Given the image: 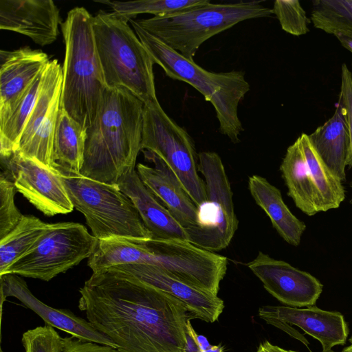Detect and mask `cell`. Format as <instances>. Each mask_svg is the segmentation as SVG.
Masks as SVG:
<instances>
[{
  "label": "cell",
  "instance_id": "obj_1",
  "mask_svg": "<svg viewBox=\"0 0 352 352\" xmlns=\"http://www.w3.org/2000/svg\"><path fill=\"white\" fill-rule=\"evenodd\" d=\"M79 292L87 320L122 352H184L190 317L177 298L114 267L93 272Z\"/></svg>",
  "mask_w": 352,
  "mask_h": 352
},
{
  "label": "cell",
  "instance_id": "obj_2",
  "mask_svg": "<svg viewBox=\"0 0 352 352\" xmlns=\"http://www.w3.org/2000/svg\"><path fill=\"white\" fill-rule=\"evenodd\" d=\"M144 106L124 88H106L96 117L87 129L82 175L117 185L135 170L142 150Z\"/></svg>",
  "mask_w": 352,
  "mask_h": 352
},
{
  "label": "cell",
  "instance_id": "obj_3",
  "mask_svg": "<svg viewBox=\"0 0 352 352\" xmlns=\"http://www.w3.org/2000/svg\"><path fill=\"white\" fill-rule=\"evenodd\" d=\"M125 264L160 267L184 282L217 296L226 256L176 239L113 238L98 240L87 265L93 272Z\"/></svg>",
  "mask_w": 352,
  "mask_h": 352
},
{
  "label": "cell",
  "instance_id": "obj_4",
  "mask_svg": "<svg viewBox=\"0 0 352 352\" xmlns=\"http://www.w3.org/2000/svg\"><path fill=\"white\" fill-rule=\"evenodd\" d=\"M65 46L61 107L85 129L96 117L107 88L93 31V16L83 7L61 23Z\"/></svg>",
  "mask_w": 352,
  "mask_h": 352
},
{
  "label": "cell",
  "instance_id": "obj_5",
  "mask_svg": "<svg viewBox=\"0 0 352 352\" xmlns=\"http://www.w3.org/2000/svg\"><path fill=\"white\" fill-rule=\"evenodd\" d=\"M129 22L154 63L159 65L169 78L186 82L201 93L215 109L220 132L232 142H239L244 129L238 116V107L250 89L244 73L207 71L146 32L135 20L130 19Z\"/></svg>",
  "mask_w": 352,
  "mask_h": 352
},
{
  "label": "cell",
  "instance_id": "obj_6",
  "mask_svg": "<svg viewBox=\"0 0 352 352\" xmlns=\"http://www.w3.org/2000/svg\"><path fill=\"white\" fill-rule=\"evenodd\" d=\"M128 21L113 12L93 16L96 50L106 87L124 88L146 104L157 100L155 63Z\"/></svg>",
  "mask_w": 352,
  "mask_h": 352
},
{
  "label": "cell",
  "instance_id": "obj_7",
  "mask_svg": "<svg viewBox=\"0 0 352 352\" xmlns=\"http://www.w3.org/2000/svg\"><path fill=\"white\" fill-rule=\"evenodd\" d=\"M262 1L208 3L162 16L136 19L146 32L186 58L194 60L199 47L213 36L245 20L269 17Z\"/></svg>",
  "mask_w": 352,
  "mask_h": 352
},
{
  "label": "cell",
  "instance_id": "obj_8",
  "mask_svg": "<svg viewBox=\"0 0 352 352\" xmlns=\"http://www.w3.org/2000/svg\"><path fill=\"white\" fill-rule=\"evenodd\" d=\"M56 169L63 177L74 207L85 216L98 240L152 238L132 201L118 185Z\"/></svg>",
  "mask_w": 352,
  "mask_h": 352
},
{
  "label": "cell",
  "instance_id": "obj_9",
  "mask_svg": "<svg viewBox=\"0 0 352 352\" xmlns=\"http://www.w3.org/2000/svg\"><path fill=\"white\" fill-rule=\"evenodd\" d=\"M141 149L156 155L171 169L192 201H206L204 182L192 138L164 111L157 100L144 104Z\"/></svg>",
  "mask_w": 352,
  "mask_h": 352
},
{
  "label": "cell",
  "instance_id": "obj_10",
  "mask_svg": "<svg viewBox=\"0 0 352 352\" xmlns=\"http://www.w3.org/2000/svg\"><path fill=\"white\" fill-rule=\"evenodd\" d=\"M98 241L78 223H48L31 248L10 265L3 274H14L50 281L89 258Z\"/></svg>",
  "mask_w": 352,
  "mask_h": 352
},
{
  "label": "cell",
  "instance_id": "obj_11",
  "mask_svg": "<svg viewBox=\"0 0 352 352\" xmlns=\"http://www.w3.org/2000/svg\"><path fill=\"white\" fill-rule=\"evenodd\" d=\"M198 157V170L204 177L207 199L197 208L199 226L186 233L190 243L215 252L230 245L239 221L221 157L213 151L201 152Z\"/></svg>",
  "mask_w": 352,
  "mask_h": 352
},
{
  "label": "cell",
  "instance_id": "obj_12",
  "mask_svg": "<svg viewBox=\"0 0 352 352\" xmlns=\"http://www.w3.org/2000/svg\"><path fill=\"white\" fill-rule=\"evenodd\" d=\"M63 68L58 60H50L34 107L23 130L16 151L25 157L56 169L53 140L61 105Z\"/></svg>",
  "mask_w": 352,
  "mask_h": 352
},
{
  "label": "cell",
  "instance_id": "obj_13",
  "mask_svg": "<svg viewBox=\"0 0 352 352\" xmlns=\"http://www.w3.org/2000/svg\"><path fill=\"white\" fill-rule=\"evenodd\" d=\"M6 172L17 191L44 214L71 212L74 206L57 169L28 158L18 151L1 157Z\"/></svg>",
  "mask_w": 352,
  "mask_h": 352
},
{
  "label": "cell",
  "instance_id": "obj_14",
  "mask_svg": "<svg viewBox=\"0 0 352 352\" xmlns=\"http://www.w3.org/2000/svg\"><path fill=\"white\" fill-rule=\"evenodd\" d=\"M246 265L270 294L292 307L315 305L322 292V284L311 274L261 251Z\"/></svg>",
  "mask_w": 352,
  "mask_h": 352
},
{
  "label": "cell",
  "instance_id": "obj_15",
  "mask_svg": "<svg viewBox=\"0 0 352 352\" xmlns=\"http://www.w3.org/2000/svg\"><path fill=\"white\" fill-rule=\"evenodd\" d=\"M113 267L179 299L186 305L190 319L214 322L223 312L224 303L217 296L191 285L160 267L146 264Z\"/></svg>",
  "mask_w": 352,
  "mask_h": 352
},
{
  "label": "cell",
  "instance_id": "obj_16",
  "mask_svg": "<svg viewBox=\"0 0 352 352\" xmlns=\"http://www.w3.org/2000/svg\"><path fill=\"white\" fill-rule=\"evenodd\" d=\"M0 278L1 304L7 297H14L40 316L45 325L57 328L82 340L118 348L113 341L88 320L67 309L54 308L41 301L30 292L25 281L19 275L6 274L0 276Z\"/></svg>",
  "mask_w": 352,
  "mask_h": 352
},
{
  "label": "cell",
  "instance_id": "obj_17",
  "mask_svg": "<svg viewBox=\"0 0 352 352\" xmlns=\"http://www.w3.org/2000/svg\"><path fill=\"white\" fill-rule=\"evenodd\" d=\"M49 62L47 54L27 46L0 51V126Z\"/></svg>",
  "mask_w": 352,
  "mask_h": 352
},
{
  "label": "cell",
  "instance_id": "obj_18",
  "mask_svg": "<svg viewBox=\"0 0 352 352\" xmlns=\"http://www.w3.org/2000/svg\"><path fill=\"white\" fill-rule=\"evenodd\" d=\"M258 315L272 325L283 323L300 327L320 342L322 351L344 344L349 335L347 323L341 313L322 310L315 305L307 308L262 306Z\"/></svg>",
  "mask_w": 352,
  "mask_h": 352
},
{
  "label": "cell",
  "instance_id": "obj_19",
  "mask_svg": "<svg viewBox=\"0 0 352 352\" xmlns=\"http://www.w3.org/2000/svg\"><path fill=\"white\" fill-rule=\"evenodd\" d=\"M60 11L52 0H1L0 28L15 32L45 46L54 42L61 24Z\"/></svg>",
  "mask_w": 352,
  "mask_h": 352
},
{
  "label": "cell",
  "instance_id": "obj_20",
  "mask_svg": "<svg viewBox=\"0 0 352 352\" xmlns=\"http://www.w3.org/2000/svg\"><path fill=\"white\" fill-rule=\"evenodd\" d=\"M155 167L138 164L137 172L144 185L161 201L186 232L198 225V208L171 169L154 153L144 151Z\"/></svg>",
  "mask_w": 352,
  "mask_h": 352
},
{
  "label": "cell",
  "instance_id": "obj_21",
  "mask_svg": "<svg viewBox=\"0 0 352 352\" xmlns=\"http://www.w3.org/2000/svg\"><path fill=\"white\" fill-rule=\"evenodd\" d=\"M117 185L132 201L152 239L188 241L184 228L144 185L137 170L123 176Z\"/></svg>",
  "mask_w": 352,
  "mask_h": 352
},
{
  "label": "cell",
  "instance_id": "obj_22",
  "mask_svg": "<svg viewBox=\"0 0 352 352\" xmlns=\"http://www.w3.org/2000/svg\"><path fill=\"white\" fill-rule=\"evenodd\" d=\"M314 148L341 182L346 179L345 169L350 151V139L342 107L339 101L332 116L308 135Z\"/></svg>",
  "mask_w": 352,
  "mask_h": 352
},
{
  "label": "cell",
  "instance_id": "obj_23",
  "mask_svg": "<svg viewBox=\"0 0 352 352\" xmlns=\"http://www.w3.org/2000/svg\"><path fill=\"white\" fill-rule=\"evenodd\" d=\"M248 187L256 204L269 217L274 228L287 243L298 246L306 229L305 223L298 219L285 204L278 188L267 179L252 175Z\"/></svg>",
  "mask_w": 352,
  "mask_h": 352
},
{
  "label": "cell",
  "instance_id": "obj_24",
  "mask_svg": "<svg viewBox=\"0 0 352 352\" xmlns=\"http://www.w3.org/2000/svg\"><path fill=\"white\" fill-rule=\"evenodd\" d=\"M280 170L287 188V195L296 206L309 217L321 212L320 197L299 137L287 148Z\"/></svg>",
  "mask_w": 352,
  "mask_h": 352
},
{
  "label": "cell",
  "instance_id": "obj_25",
  "mask_svg": "<svg viewBox=\"0 0 352 352\" xmlns=\"http://www.w3.org/2000/svg\"><path fill=\"white\" fill-rule=\"evenodd\" d=\"M87 129L60 108L53 140V160L56 168L80 173Z\"/></svg>",
  "mask_w": 352,
  "mask_h": 352
},
{
  "label": "cell",
  "instance_id": "obj_26",
  "mask_svg": "<svg viewBox=\"0 0 352 352\" xmlns=\"http://www.w3.org/2000/svg\"><path fill=\"white\" fill-rule=\"evenodd\" d=\"M299 138L307 166L320 197L321 212L339 208L345 198L342 182L333 175L320 159L311 145L308 135L302 133Z\"/></svg>",
  "mask_w": 352,
  "mask_h": 352
},
{
  "label": "cell",
  "instance_id": "obj_27",
  "mask_svg": "<svg viewBox=\"0 0 352 352\" xmlns=\"http://www.w3.org/2000/svg\"><path fill=\"white\" fill-rule=\"evenodd\" d=\"M47 225L33 215H24L16 227L0 240V276L31 248Z\"/></svg>",
  "mask_w": 352,
  "mask_h": 352
},
{
  "label": "cell",
  "instance_id": "obj_28",
  "mask_svg": "<svg viewBox=\"0 0 352 352\" xmlns=\"http://www.w3.org/2000/svg\"><path fill=\"white\" fill-rule=\"evenodd\" d=\"M43 72L29 87L8 120L0 126L1 157L8 156L17 150L25 124L38 95Z\"/></svg>",
  "mask_w": 352,
  "mask_h": 352
},
{
  "label": "cell",
  "instance_id": "obj_29",
  "mask_svg": "<svg viewBox=\"0 0 352 352\" xmlns=\"http://www.w3.org/2000/svg\"><path fill=\"white\" fill-rule=\"evenodd\" d=\"M96 3L109 6L113 12L128 19L140 14H151L154 16L168 15L184 9L202 5L210 0H139L118 1L97 0Z\"/></svg>",
  "mask_w": 352,
  "mask_h": 352
},
{
  "label": "cell",
  "instance_id": "obj_30",
  "mask_svg": "<svg viewBox=\"0 0 352 352\" xmlns=\"http://www.w3.org/2000/svg\"><path fill=\"white\" fill-rule=\"evenodd\" d=\"M311 21L316 28L327 34L336 31L352 34V0L314 1Z\"/></svg>",
  "mask_w": 352,
  "mask_h": 352
},
{
  "label": "cell",
  "instance_id": "obj_31",
  "mask_svg": "<svg viewBox=\"0 0 352 352\" xmlns=\"http://www.w3.org/2000/svg\"><path fill=\"white\" fill-rule=\"evenodd\" d=\"M272 11L285 32L297 36L309 32V20L299 1L276 0Z\"/></svg>",
  "mask_w": 352,
  "mask_h": 352
},
{
  "label": "cell",
  "instance_id": "obj_32",
  "mask_svg": "<svg viewBox=\"0 0 352 352\" xmlns=\"http://www.w3.org/2000/svg\"><path fill=\"white\" fill-rule=\"evenodd\" d=\"M17 190L6 172L0 176V240L19 223L23 214L14 204Z\"/></svg>",
  "mask_w": 352,
  "mask_h": 352
},
{
  "label": "cell",
  "instance_id": "obj_33",
  "mask_svg": "<svg viewBox=\"0 0 352 352\" xmlns=\"http://www.w3.org/2000/svg\"><path fill=\"white\" fill-rule=\"evenodd\" d=\"M22 343L25 352H63L64 348L63 338L48 325L24 332Z\"/></svg>",
  "mask_w": 352,
  "mask_h": 352
},
{
  "label": "cell",
  "instance_id": "obj_34",
  "mask_svg": "<svg viewBox=\"0 0 352 352\" xmlns=\"http://www.w3.org/2000/svg\"><path fill=\"white\" fill-rule=\"evenodd\" d=\"M338 101L342 107L350 139L347 166L352 167V74L345 63L341 66V85Z\"/></svg>",
  "mask_w": 352,
  "mask_h": 352
},
{
  "label": "cell",
  "instance_id": "obj_35",
  "mask_svg": "<svg viewBox=\"0 0 352 352\" xmlns=\"http://www.w3.org/2000/svg\"><path fill=\"white\" fill-rule=\"evenodd\" d=\"M63 352H122L116 347L82 340L73 336L63 338Z\"/></svg>",
  "mask_w": 352,
  "mask_h": 352
},
{
  "label": "cell",
  "instance_id": "obj_36",
  "mask_svg": "<svg viewBox=\"0 0 352 352\" xmlns=\"http://www.w3.org/2000/svg\"><path fill=\"white\" fill-rule=\"evenodd\" d=\"M186 330L187 333L193 338L201 351H204L212 346L209 343L208 339L206 337L198 334L195 331L190 323V319L187 320Z\"/></svg>",
  "mask_w": 352,
  "mask_h": 352
},
{
  "label": "cell",
  "instance_id": "obj_37",
  "mask_svg": "<svg viewBox=\"0 0 352 352\" xmlns=\"http://www.w3.org/2000/svg\"><path fill=\"white\" fill-rule=\"evenodd\" d=\"M340 44L352 53V34L348 32L336 31L333 34Z\"/></svg>",
  "mask_w": 352,
  "mask_h": 352
},
{
  "label": "cell",
  "instance_id": "obj_38",
  "mask_svg": "<svg viewBox=\"0 0 352 352\" xmlns=\"http://www.w3.org/2000/svg\"><path fill=\"white\" fill-rule=\"evenodd\" d=\"M255 352H297L292 350H286L276 345L272 344L269 341L261 342Z\"/></svg>",
  "mask_w": 352,
  "mask_h": 352
},
{
  "label": "cell",
  "instance_id": "obj_39",
  "mask_svg": "<svg viewBox=\"0 0 352 352\" xmlns=\"http://www.w3.org/2000/svg\"><path fill=\"white\" fill-rule=\"evenodd\" d=\"M187 331V330H186ZM200 350L193 338L186 333L184 352H199Z\"/></svg>",
  "mask_w": 352,
  "mask_h": 352
},
{
  "label": "cell",
  "instance_id": "obj_40",
  "mask_svg": "<svg viewBox=\"0 0 352 352\" xmlns=\"http://www.w3.org/2000/svg\"><path fill=\"white\" fill-rule=\"evenodd\" d=\"M224 347L219 345H212L210 349L204 351H199V352H223Z\"/></svg>",
  "mask_w": 352,
  "mask_h": 352
},
{
  "label": "cell",
  "instance_id": "obj_41",
  "mask_svg": "<svg viewBox=\"0 0 352 352\" xmlns=\"http://www.w3.org/2000/svg\"><path fill=\"white\" fill-rule=\"evenodd\" d=\"M350 345L344 348L342 352H352V336L349 338Z\"/></svg>",
  "mask_w": 352,
  "mask_h": 352
},
{
  "label": "cell",
  "instance_id": "obj_42",
  "mask_svg": "<svg viewBox=\"0 0 352 352\" xmlns=\"http://www.w3.org/2000/svg\"><path fill=\"white\" fill-rule=\"evenodd\" d=\"M351 74H352V64H351ZM350 186H351V188H352V180H351V183H350ZM350 204H352V196H351V199H350Z\"/></svg>",
  "mask_w": 352,
  "mask_h": 352
},
{
  "label": "cell",
  "instance_id": "obj_43",
  "mask_svg": "<svg viewBox=\"0 0 352 352\" xmlns=\"http://www.w3.org/2000/svg\"><path fill=\"white\" fill-rule=\"evenodd\" d=\"M322 352H336V351H333V350L330 349V350H328V351H322ZM341 352H342V351H341Z\"/></svg>",
  "mask_w": 352,
  "mask_h": 352
}]
</instances>
